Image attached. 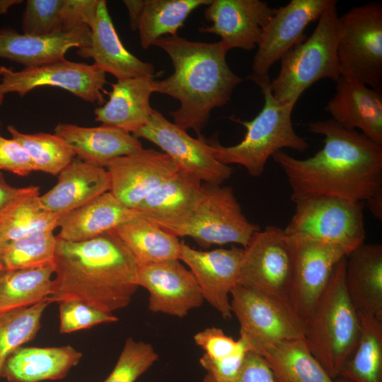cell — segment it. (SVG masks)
Here are the masks:
<instances>
[{"label":"cell","mask_w":382,"mask_h":382,"mask_svg":"<svg viewBox=\"0 0 382 382\" xmlns=\"http://www.w3.org/2000/svg\"><path fill=\"white\" fill-rule=\"evenodd\" d=\"M82 354L70 345L20 347L6 359L1 377L9 382L62 379L79 364Z\"/></svg>","instance_id":"29"},{"label":"cell","mask_w":382,"mask_h":382,"mask_svg":"<svg viewBox=\"0 0 382 382\" xmlns=\"http://www.w3.org/2000/svg\"><path fill=\"white\" fill-rule=\"evenodd\" d=\"M335 382H352L346 378H344L342 377H339L336 379H335Z\"/></svg>","instance_id":"50"},{"label":"cell","mask_w":382,"mask_h":382,"mask_svg":"<svg viewBox=\"0 0 382 382\" xmlns=\"http://www.w3.org/2000/svg\"><path fill=\"white\" fill-rule=\"evenodd\" d=\"M195 344L212 361H221L241 352H250L246 342L241 337L234 340L219 328L210 327L193 336Z\"/></svg>","instance_id":"42"},{"label":"cell","mask_w":382,"mask_h":382,"mask_svg":"<svg viewBox=\"0 0 382 382\" xmlns=\"http://www.w3.org/2000/svg\"><path fill=\"white\" fill-rule=\"evenodd\" d=\"M110 190L108 170L77 158L58 174L56 185L40 199L47 210L60 217Z\"/></svg>","instance_id":"25"},{"label":"cell","mask_w":382,"mask_h":382,"mask_svg":"<svg viewBox=\"0 0 382 382\" xmlns=\"http://www.w3.org/2000/svg\"><path fill=\"white\" fill-rule=\"evenodd\" d=\"M232 313L240 337L250 352L286 340L304 337L303 320L288 301L237 284L231 293Z\"/></svg>","instance_id":"10"},{"label":"cell","mask_w":382,"mask_h":382,"mask_svg":"<svg viewBox=\"0 0 382 382\" xmlns=\"http://www.w3.org/2000/svg\"><path fill=\"white\" fill-rule=\"evenodd\" d=\"M273 11L260 0H212L204 16L212 24L199 28V32L220 36L229 50L250 51L257 47Z\"/></svg>","instance_id":"19"},{"label":"cell","mask_w":382,"mask_h":382,"mask_svg":"<svg viewBox=\"0 0 382 382\" xmlns=\"http://www.w3.org/2000/svg\"><path fill=\"white\" fill-rule=\"evenodd\" d=\"M366 206L369 209L373 216L377 219H382V192L376 194L367 200Z\"/></svg>","instance_id":"48"},{"label":"cell","mask_w":382,"mask_h":382,"mask_svg":"<svg viewBox=\"0 0 382 382\" xmlns=\"http://www.w3.org/2000/svg\"><path fill=\"white\" fill-rule=\"evenodd\" d=\"M199 382H219L206 374ZM226 382H276L264 359L257 353L248 352L235 378Z\"/></svg>","instance_id":"44"},{"label":"cell","mask_w":382,"mask_h":382,"mask_svg":"<svg viewBox=\"0 0 382 382\" xmlns=\"http://www.w3.org/2000/svg\"><path fill=\"white\" fill-rule=\"evenodd\" d=\"M158 359L150 343L129 337L114 369L103 382H135Z\"/></svg>","instance_id":"39"},{"label":"cell","mask_w":382,"mask_h":382,"mask_svg":"<svg viewBox=\"0 0 382 382\" xmlns=\"http://www.w3.org/2000/svg\"><path fill=\"white\" fill-rule=\"evenodd\" d=\"M54 132L69 146L78 158L100 167H105L115 158L144 149L134 135L103 125L86 127L60 122Z\"/></svg>","instance_id":"24"},{"label":"cell","mask_w":382,"mask_h":382,"mask_svg":"<svg viewBox=\"0 0 382 382\" xmlns=\"http://www.w3.org/2000/svg\"><path fill=\"white\" fill-rule=\"evenodd\" d=\"M337 1L318 18L313 33L281 58L278 75L269 83L275 100L295 105L303 93L323 79L341 76L337 54L339 37Z\"/></svg>","instance_id":"6"},{"label":"cell","mask_w":382,"mask_h":382,"mask_svg":"<svg viewBox=\"0 0 382 382\" xmlns=\"http://www.w3.org/2000/svg\"><path fill=\"white\" fill-rule=\"evenodd\" d=\"M19 190V188L10 185L6 181L2 173L0 172V209Z\"/></svg>","instance_id":"47"},{"label":"cell","mask_w":382,"mask_h":382,"mask_svg":"<svg viewBox=\"0 0 382 382\" xmlns=\"http://www.w3.org/2000/svg\"><path fill=\"white\" fill-rule=\"evenodd\" d=\"M292 238L296 260L289 301L304 321L328 286L336 265L349 253L337 245Z\"/></svg>","instance_id":"16"},{"label":"cell","mask_w":382,"mask_h":382,"mask_svg":"<svg viewBox=\"0 0 382 382\" xmlns=\"http://www.w3.org/2000/svg\"><path fill=\"white\" fill-rule=\"evenodd\" d=\"M64 0H28L23 14L24 34L48 35L65 31Z\"/></svg>","instance_id":"40"},{"label":"cell","mask_w":382,"mask_h":382,"mask_svg":"<svg viewBox=\"0 0 382 382\" xmlns=\"http://www.w3.org/2000/svg\"><path fill=\"white\" fill-rule=\"evenodd\" d=\"M129 17L130 27L136 30L137 21L143 4V0H124Z\"/></svg>","instance_id":"46"},{"label":"cell","mask_w":382,"mask_h":382,"mask_svg":"<svg viewBox=\"0 0 382 382\" xmlns=\"http://www.w3.org/2000/svg\"><path fill=\"white\" fill-rule=\"evenodd\" d=\"M0 94L25 96L40 86H50L68 91L87 102L104 103L102 91L107 83L105 73L94 64L57 60L43 65L13 71L0 66Z\"/></svg>","instance_id":"14"},{"label":"cell","mask_w":382,"mask_h":382,"mask_svg":"<svg viewBox=\"0 0 382 382\" xmlns=\"http://www.w3.org/2000/svg\"><path fill=\"white\" fill-rule=\"evenodd\" d=\"M243 248L203 251L180 242L179 260L190 269L207 301L224 319L232 317L231 293L238 284Z\"/></svg>","instance_id":"15"},{"label":"cell","mask_w":382,"mask_h":382,"mask_svg":"<svg viewBox=\"0 0 382 382\" xmlns=\"http://www.w3.org/2000/svg\"><path fill=\"white\" fill-rule=\"evenodd\" d=\"M260 355L276 382H335L310 350L304 337L270 344Z\"/></svg>","instance_id":"31"},{"label":"cell","mask_w":382,"mask_h":382,"mask_svg":"<svg viewBox=\"0 0 382 382\" xmlns=\"http://www.w3.org/2000/svg\"><path fill=\"white\" fill-rule=\"evenodd\" d=\"M346 257L336 265L328 286L303 321L310 350L334 380L340 376L360 334L359 314L345 286Z\"/></svg>","instance_id":"4"},{"label":"cell","mask_w":382,"mask_h":382,"mask_svg":"<svg viewBox=\"0 0 382 382\" xmlns=\"http://www.w3.org/2000/svg\"><path fill=\"white\" fill-rule=\"evenodd\" d=\"M99 0H64V29L88 27L95 18Z\"/></svg>","instance_id":"45"},{"label":"cell","mask_w":382,"mask_h":382,"mask_svg":"<svg viewBox=\"0 0 382 382\" xmlns=\"http://www.w3.org/2000/svg\"><path fill=\"white\" fill-rule=\"evenodd\" d=\"M59 219L42 204L38 186L20 187L0 209V243L54 231Z\"/></svg>","instance_id":"30"},{"label":"cell","mask_w":382,"mask_h":382,"mask_svg":"<svg viewBox=\"0 0 382 382\" xmlns=\"http://www.w3.org/2000/svg\"><path fill=\"white\" fill-rule=\"evenodd\" d=\"M22 2L21 0H0V15L6 13L11 6Z\"/></svg>","instance_id":"49"},{"label":"cell","mask_w":382,"mask_h":382,"mask_svg":"<svg viewBox=\"0 0 382 382\" xmlns=\"http://www.w3.org/2000/svg\"><path fill=\"white\" fill-rule=\"evenodd\" d=\"M89 45L78 49L77 54L93 58L94 64L117 79L154 76L152 64L144 62L124 46L110 16L107 2L99 0L95 18L89 25Z\"/></svg>","instance_id":"20"},{"label":"cell","mask_w":382,"mask_h":382,"mask_svg":"<svg viewBox=\"0 0 382 382\" xmlns=\"http://www.w3.org/2000/svg\"><path fill=\"white\" fill-rule=\"evenodd\" d=\"M294 213L284 228L291 236L345 249L364 243V202L318 197L294 202Z\"/></svg>","instance_id":"8"},{"label":"cell","mask_w":382,"mask_h":382,"mask_svg":"<svg viewBox=\"0 0 382 382\" xmlns=\"http://www.w3.org/2000/svg\"><path fill=\"white\" fill-rule=\"evenodd\" d=\"M7 130L27 151L35 170L58 175L75 156L69 146L55 134H25L11 125Z\"/></svg>","instance_id":"38"},{"label":"cell","mask_w":382,"mask_h":382,"mask_svg":"<svg viewBox=\"0 0 382 382\" xmlns=\"http://www.w3.org/2000/svg\"><path fill=\"white\" fill-rule=\"evenodd\" d=\"M345 282L358 313L382 320V245L361 243L346 257Z\"/></svg>","instance_id":"27"},{"label":"cell","mask_w":382,"mask_h":382,"mask_svg":"<svg viewBox=\"0 0 382 382\" xmlns=\"http://www.w3.org/2000/svg\"><path fill=\"white\" fill-rule=\"evenodd\" d=\"M54 263L0 272V313L28 307L47 299Z\"/></svg>","instance_id":"35"},{"label":"cell","mask_w":382,"mask_h":382,"mask_svg":"<svg viewBox=\"0 0 382 382\" xmlns=\"http://www.w3.org/2000/svg\"><path fill=\"white\" fill-rule=\"evenodd\" d=\"M0 169L25 176L35 171L33 163L25 148L16 139L0 135Z\"/></svg>","instance_id":"43"},{"label":"cell","mask_w":382,"mask_h":382,"mask_svg":"<svg viewBox=\"0 0 382 382\" xmlns=\"http://www.w3.org/2000/svg\"><path fill=\"white\" fill-rule=\"evenodd\" d=\"M203 197L202 182L178 171L154 190L136 210L175 236L192 217Z\"/></svg>","instance_id":"21"},{"label":"cell","mask_w":382,"mask_h":382,"mask_svg":"<svg viewBox=\"0 0 382 382\" xmlns=\"http://www.w3.org/2000/svg\"><path fill=\"white\" fill-rule=\"evenodd\" d=\"M139 213L123 205L110 191L86 204L59 217L57 237L68 242H80L115 229Z\"/></svg>","instance_id":"28"},{"label":"cell","mask_w":382,"mask_h":382,"mask_svg":"<svg viewBox=\"0 0 382 382\" xmlns=\"http://www.w3.org/2000/svg\"><path fill=\"white\" fill-rule=\"evenodd\" d=\"M114 231L134 257L138 266L179 260L180 242L140 214Z\"/></svg>","instance_id":"32"},{"label":"cell","mask_w":382,"mask_h":382,"mask_svg":"<svg viewBox=\"0 0 382 382\" xmlns=\"http://www.w3.org/2000/svg\"><path fill=\"white\" fill-rule=\"evenodd\" d=\"M335 0H291L274 8L273 15L262 30L248 79L257 86L270 81L272 66L291 48L303 42L304 30Z\"/></svg>","instance_id":"13"},{"label":"cell","mask_w":382,"mask_h":382,"mask_svg":"<svg viewBox=\"0 0 382 382\" xmlns=\"http://www.w3.org/2000/svg\"><path fill=\"white\" fill-rule=\"evenodd\" d=\"M337 54L341 76L381 89L382 4L351 8L338 18Z\"/></svg>","instance_id":"7"},{"label":"cell","mask_w":382,"mask_h":382,"mask_svg":"<svg viewBox=\"0 0 382 382\" xmlns=\"http://www.w3.org/2000/svg\"><path fill=\"white\" fill-rule=\"evenodd\" d=\"M158 146L175 163L179 171L205 183L221 185L232 168L219 162L212 146L202 134L197 139L154 110L149 122L133 134Z\"/></svg>","instance_id":"12"},{"label":"cell","mask_w":382,"mask_h":382,"mask_svg":"<svg viewBox=\"0 0 382 382\" xmlns=\"http://www.w3.org/2000/svg\"><path fill=\"white\" fill-rule=\"evenodd\" d=\"M137 285L149 292V309L154 313L183 318L204 302L192 273L171 260L139 266Z\"/></svg>","instance_id":"18"},{"label":"cell","mask_w":382,"mask_h":382,"mask_svg":"<svg viewBox=\"0 0 382 382\" xmlns=\"http://www.w3.org/2000/svg\"><path fill=\"white\" fill-rule=\"evenodd\" d=\"M358 314L359 340L340 377L352 382H382V320Z\"/></svg>","instance_id":"34"},{"label":"cell","mask_w":382,"mask_h":382,"mask_svg":"<svg viewBox=\"0 0 382 382\" xmlns=\"http://www.w3.org/2000/svg\"><path fill=\"white\" fill-rule=\"evenodd\" d=\"M51 302L0 313V377L4 365L14 352L32 340L41 327V318Z\"/></svg>","instance_id":"37"},{"label":"cell","mask_w":382,"mask_h":382,"mask_svg":"<svg viewBox=\"0 0 382 382\" xmlns=\"http://www.w3.org/2000/svg\"><path fill=\"white\" fill-rule=\"evenodd\" d=\"M269 82L258 86L264 96L260 112L251 120L230 117L243 125L246 132L237 144L223 146L216 138L207 139L215 158L225 165L244 167L252 177L260 176L270 157L282 149L305 151L308 144L294 129L291 113L295 105H281L274 98Z\"/></svg>","instance_id":"5"},{"label":"cell","mask_w":382,"mask_h":382,"mask_svg":"<svg viewBox=\"0 0 382 382\" xmlns=\"http://www.w3.org/2000/svg\"><path fill=\"white\" fill-rule=\"evenodd\" d=\"M325 110L332 119L382 145V92L351 77L341 76Z\"/></svg>","instance_id":"22"},{"label":"cell","mask_w":382,"mask_h":382,"mask_svg":"<svg viewBox=\"0 0 382 382\" xmlns=\"http://www.w3.org/2000/svg\"><path fill=\"white\" fill-rule=\"evenodd\" d=\"M154 77L117 79L111 83L112 90L105 91L109 100L94 110L96 121L134 134L149 122L154 112L150 97Z\"/></svg>","instance_id":"26"},{"label":"cell","mask_w":382,"mask_h":382,"mask_svg":"<svg viewBox=\"0 0 382 382\" xmlns=\"http://www.w3.org/2000/svg\"><path fill=\"white\" fill-rule=\"evenodd\" d=\"M138 267L114 230L80 242L57 238L47 299L76 300L112 314L130 303L138 288Z\"/></svg>","instance_id":"2"},{"label":"cell","mask_w":382,"mask_h":382,"mask_svg":"<svg viewBox=\"0 0 382 382\" xmlns=\"http://www.w3.org/2000/svg\"><path fill=\"white\" fill-rule=\"evenodd\" d=\"M4 96L0 94V105L3 103Z\"/></svg>","instance_id":"51"},{"label":"cell","mask_w":382,"mask_h":382,"mask_svg":"<svg viewBox=\"0 0 382 382\" xmlns=\"http://www.w3.org/2000/svg\"><path fill=\"white\" fill-rule=\"evenodd\" d=\"M212 0H143L136 30L144 50L163 35H176L189 15Z\"/></svg>","instance_id":"33"},{"label":"cell","mask_w":382,"mask_h":382,"mask_svg":"<svg viewBox=\"0 0 382 382\" xmlns=\"http://www.w3.org/2000/svg\"><path fill=\"white\" fill-rule=\"evenodd\" d=\"M154 45L167 53L174 71L164 79H153V92L178 100L179 108L170 112L173 123L202 135L212 110L226 105L243 81L228 66L229 48L221 41H190L178 35L162 37Z\"/></svg>","instance_id":"3"},{"label":"cell","mask_w":382,"mask_h":382,"mask_svg":"<svg viewBox=\"0 0 382 382\" xmlns=\"http://www.w3.org/2000/svg\"><path fill=\"white\" fill-rule=\"evenodd\" d=\"M90 40L88 27L42 36L21 34L4 28L0 29V58L25 68L37 66L63 59L69 49L86 47Z\"/></svg>","instance_id":"23"},{"label":"cell","mask_w":382,"mask_h":382,"mask_svg":"<svg viewBox=\"0 0 382 382\" xmlns=\"http://www.w3.org/2000/svg\"><path fill=\"white\" fill-rule=\"evenodd\" d=\"M295 260V243L284 228L260 229L243 248L238 284L289 303Z\"/></svg>","instance_id":"9"},{"label":"cell","mask_w":382,"mask_h":382,"mask_svg":"<svg viewBox=\"0 0 382 382\" xmlns=\"http://www.w3.org/2000/svg\"><path fill=\"white\" fill-rule=\"evenodd\" d=\"M105 167L110 178V192L123 205L133 209L179 171L167 154L153 149L115 158Z\"/></svg>","instance_id":"17"},{"label":"cell","mask_w":382,"mask_h":382,"mask_svg":"<svg viewBox=\"0 0 382 382\" xmlns=\"http://www.w3.org/2000/svg\"><path fill=\"white\" fill-rule=\"evenodd\" d=\"M59 304L61 333H69L98 324L118 320L113 314L105 313L79 301H63L59 302Z\"/></svg>","instance_id":"41"},{"label":"cell","mask_w":382,"mask_h":382,"mask_svg":"<svg viewBox=\"0 0 382 382\" xmlns=\"http://www.w3.org/2000/svg\"><path fill=\"white\" fill-rule=\"evenodd\" d=\"M57 238L53 231L0 243V272L54 263Z\"/></svg>","instance_id":"36"},{"label":"cell","mask_w":382,"mask_h":382,"mask_svg":"<svg viewBox=\"0 0 382 382\" xmlns=\"http://www.w3.org/2000/svg\"><path fill=\"white\" fill-rule=\"evenodd\" d=\"M308 130L324 136L323 146L299 159L283 151L272 155L289 183L291 199L338 197L365 202L382 192V145L332 119L311 122Z\"/></svg>","instance_id":"1"},{"label":"cell","mask_w":382,"mask_h":382,"mask_svg":"<svg viewBox=\"0 0 382 382\" xmlns=\"http://www.w3.org/2000/svg\"><path fill=\"white\" fill-rule=\"evenodd\" d=\"M204 197L190 220L175 236L204 248L236 244L245 248L260 227L248 221L231 187L202 184Z\"/></svg>","instance_id":"11"}]
</instances>
